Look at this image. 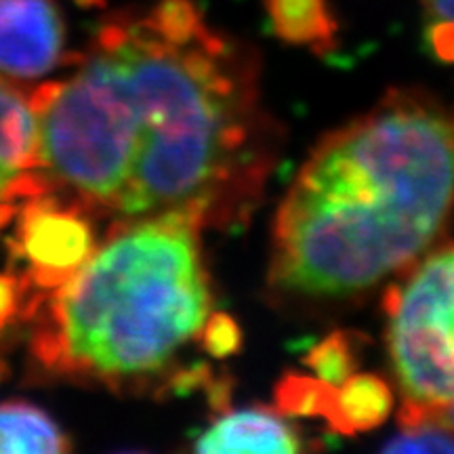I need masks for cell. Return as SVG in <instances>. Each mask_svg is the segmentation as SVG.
Wrapping results in <instances>:
<instances>
[{"instance_id":"cell-6","label":"cell","mask_w":454,"mask_h":454,"mask_svg":"<svg viewBox=\"0 0 454 454\" xmlns=\"http://www.w3.org/2000/svg\"><path fill=\"white\" fill-rule=\"evenodd\" d=\"M44 192L34 89L0 78V234Z\"/></svg>"},{"instance_id":"cell-8","label":"cell","mask_w":454,"mask_h":454,"mask_svg":"<svg viewBox=\"0 0 454 454\" xmlns=\"http://www.w3.org/2000/svg\"><path fill=\"white\" fill-rule=\"evenodd\" d=\"M200 454H293L303 442L291 423L270 408H244L219 417L196 438Z\"/></svg>"},{"instance_id":"cell-4","label":"cell","mask_w":454,"mask_h":454,"mask_svg":"<svg viewBox=\"0 0 454 454\" xmlns=\"http://www.w3.org/2000/svg\"><path fill=\"white\" fill-rule=\"evenodd\" d=\"M387 349L404 404L397 419L454 406V244L412 265L385 293Z\"/></svg>"},{"instance_id":"cell-10","label":"cell","mask_w":454,"mask_h":454,"mask_svg":"<svg viewBox=\"0 0 454 454\" xmlns=\"http://www.w3.org/2000/svg\"><path fill=\"white\" fill-rule=\"evenodd\" d=\"M72 450L70 435L30 402H0V454H59Z\"/></svg>"},{"instance_id":"cell-17","label":"cell","mask_w":454,"mask_h":454,"mask_svg":"<svg viewBox=\"0 0 454 454\" xmlns=\"http://www.w3.org/2000/svg\"><path fill=\"white\" fill-rule=\"evenodd\" d=\"M421 4L435 21H454V0H421Z\"/></svg>"},{"instance_id":"cell-15","label":"cell","mask_w":454,"mask_h":454,"mask_svg":"<svg viewBox=\"0 0 454 454\" xmlns=\"http://www.w3.org/2000/svg\"><path fill=\"white\" fill-rule=\"evenodd\" d=\"M200 345L213 357H227L236 354L242 345L240 326L231 316L213 314L211 311L207 325L202 328Z\"/></svg>"},{"instance_id":"cell-11","label":"cell","mask_w":454,"mask_h":454,"mask_svg":"<svg viewBox=\"0 0 454 454\" xmlns=\"http://www.w3.org/2000/svg\"><path fill=\"white\" fill-rule=\"evenodd\" d=\"M271 32L297 47L317 53L331 51L337 43V20L328 0H265Z\"/></svg>"},{"instance_id":"cell-7","label":"cell","mask_w":454,"mask_h":454,"mask_svg":"<svg viewBox=\"0 0 454 454\" xmlns=\"http://www.w3.org/2000/svg\"><path fill=\"white\" fill-rule=\"evenodd\" d=\"M66 61V24L53 0H0V78L38 81Z\"/></svg>"},{"instance_id":"cell-16","label":"cell","mask_w":454,"mask_h":454,"mask_svg":"<svg viewBox=\"0 0 454 454\" xmlns=\"http://www.w3.org/2000/svg\"><path fill=\"white\" fill-rule=\"evenodd\" d=\"M427 41L431 51L444 61H454V21H434Z\"/></svg>"},{"instance_id":"cell-13","label":"cell","mask_w":454,"mask_h":454,"mask_svg":"<svg viewBox=\"0 0 454 454\" xmlns=\"http://www.w3.org/2000/svg\"><path fill=\"white\" fill-rule=\"evenodd\" d=\"M351 333L337 331L328 334L303 357V364L316 372L317 379L340 385L345 379L356 372L357 366V345Z\"/></svg>"},{"instance_id":"cell-19","label":"cell","mask_w":454,"mask_h":454,"mask_svg":"<svg viewBox=\"0 0 454 454\" xmlns=\"http://www.w3.org/2000/svg\"><path fill=\"white\" fill-rule=\"evenodd\" d=\"M81 3H84V4H95V3H99V0H81Z\"/></svg>"},{"instance_id":"cell-5","label":"cell","mask_w":454,"mask_h":454,"mask_svg":"<svg viewBox=\"0 0 454 454\" xmlns=\"http://www.w3.org/2000/svg\"><path fill=\"white\" fill-rule=\"evenodd\" d=\"M11 227L9 271L26 294V320L44 294L89 259L99 238L87 213L49 194L26 202Z\"/></svg>"},{"instance_id":"cell-3","label":"cell","mask_w":454,"mask_h":454,"mask_svg":"<svg viewBox=\"0 0 454 454\" xmlns=\"http://www.w3.org/2000/svg\"><path fill=\"white\" fill-rule=\"evenodd\" d=\"M200 227L177 217L107 225L95 251L24 320L34 371L114 394L196 387L181 354L213 308Z\"/></svg>"},{"instance_id":"cell-14","label":"cell","mask_w":454,"mask_h":454,"mask_svg":"<svg viewBox=\"0 0 454 454\" xmlns=\"http://www.w3.org/2000/svg\"><path fill=\"white\" fill-rule=\"evenodd\" d=\"M383 452H454V429L434 414L414 417L400 423V434L383 446Z\"/></svg>"},{"instance_id":"cell-12","label":"cell","mask_w":454,"mask_h":454,"mask_svg":"<svg viewBox=\"0 0 454 454\" xmlns=\"http://www.w3.org/2000/svg\"><path fill=\"white\" fill-rule=\"evenodd\" d=\"M334 387L317 377L286 372L276 385L278 412L286 417H322L328 421L333 411Z\"/></svg>"},{"instance_id":"cell-2","label":"cell","mask_w":454,"mask_h":454,"mask_svg":"<svg viewBox=\"0 0 454 454\" xmlns=\"http://www.w3.org/2000/svg\"><path fill=\"white\" fill-rule=\"evenodd\" d=\"M454 215V107L395 89L328 133L278 207L268 286L333 305L412 268Z\"/></svg>"},{"instance_id":"cell-18","label":"cell","mask_w":454,"mask_h":454,"mask_svg":"<svg viewBox=\"0 0 454 454\" xmlns=\"http://www.w3.org/2000/svg\"><path fill=\"white\" fill-rule=\"evenodd\" d=\"M435 419H440L442 423H446L448 427L454 429V406H450V408H446V411L438 412V414H435Z\"/></svg>"},{"instance_id":"cell-9","label":"cell","mask_w":454,"mask_h":454,"mask_svg":"<svg viewBox=\"0 0 454 454\" xmlns=\"http://www.w3.org/2000/svg\"><path fill=\"white\" fill-rule=\"evenodd\" d=\"M391 408L394 394L385 379L371 372H354L334 387L328 425L340 435H356L383 425Z\"/></svg>"},{"instance_id":"cell-1","label":"cell","mask_w":454,"mask_h":454,"mask_svg":"<svg viewBox=\"0 0 454 454\" xmlns=\"http://www.w3.org/2000/svg\"><path fill=\"white\" fill-rule=\"evenodd\" d=\"M76 61L64 82L34 89L44 194L107 225L251 221L282 130L248 44L192 0H156L104 21Z\"/></svg>"}]
</instances>
